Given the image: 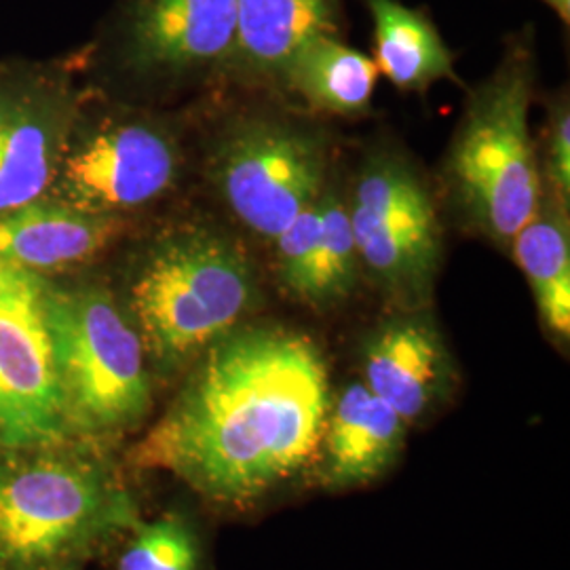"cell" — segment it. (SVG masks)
Returning a JSON list of instances; mask_svg holds the SVG:
<instances>
[{
	"instance_id": "obj_1",
	"label": "cell",
	"mask_w": 570,
	"mask_h": 570,
	"mask_svg": "<svg viewBox=\"0 0 570 570\" xmlns=\"http://www.w3.org/2000/svg\"><path fill=\"white\" fill-rule=\"evenodd\" d=\"M197 360L136 461L214 501L247 503L320 449L332 406L326 360L308 336L279 326L235 327Z\"/></svg>"
},
{
	"instance_id": "obj_2",
	"label": "cell",
	"mask_w": 570,
	"mask_h": 570,
	"mask_svg": "<svg viewBox=\"0 0 570 570\" xmlns=\"http://www.w3.org/2000/svg\"><path fill=\"white\" fill-rule=\"evenodd\" d=\"M534 85L530 37L513 39L499 68L469 98L446 155L450 199L469 228L511 244L541 197V171L530 138Z\"/></svg>"
},
{
	"instance_id": "obj_3",
	"label": "cell",
	"mask_w": 570,
	"mask_h": 570,
	"mask_svg": "<svg viewBox=\"0 0 570 570\" xmlns=\"http://www.w3.org/2000/svg\"><path fill=\"white\" fill-rule=\"evenodd\" d=\"M129 298L146 355L174 370L239 327L256 301V273L239 242L186 226L148 247Z\"/></svg>"
},
{
	"instance_id": "obj_4",
	"label": "cell",
	"mask_w": 570,
	"mask_h": 570,
	"mask_svg": "<svg viewBox=\"0 0 570 570\" xmlns=\"http://www.w3.org/2000/svg\"><path fill=\"white\" fill-rule=\"evenodd\" d=\"M49 324L68 433L136 428L150 407L146 351L115 298L98 285H51Z\"/></svg>"
},
{
	"instance_id": "obj_5",
	"label": "cell",
	"mask_w": 570,
	"mask_h": 570,
	"mask_svg": "<svg viewBox=\"0 0 570 570\" xmlns=\"http://www.w3.org/2000/svg\"><path fill=\"white\" fill-rule=\"evenodd\" d=\"M49 449L0 450V567L49 564L121 518L102 471Z\"/></svg>"
},
{
	"instance_id": "obj_6",
	"label": "cell",
	"mask_w": 570,
	"mask_h": 570,
	"mask_svg": "<svg viewBox=\"0 0 570 570\" xmlns=\"http://www.w3.org/2000/svg\"><path fill=\"white\" fill-rule=\"evenodd\" d=\"M360 266L391 301L425 305L442 266V225L419 171L395 153L367 159L348 199Z\"/></svg>"
},
{
	"instance_id": "obj_7",
	"label": "cell",
	"mask_w": 570,
	"mask_h": 570,
	"mask_svg": "<svg viewBox=\"0 0 570 570\" xmlns=\"http://www.w3.org/2000/svg\"><path fill=\"white\" fill-rule=\"evenodd\" d=\"M326 140L303 125L247 117L228 125L212 155V180L233 216L273 242L326 188Z\"/></svg>"
},
{
	"instance_id": "obj_8",
	"label": "cell",
	"mask_w": 570,
	"mask_h": 570,
	"mask_svg": "<svg viewBox=\"0 0 570 570\" xmlns=\"http://www.w3.org/2000/svg\"><path fill=\"white\" fill-rule=\"evenodd\" d=\"M49 289L41 273L0 263V450L51 449L68 435Z\"/></svg>"
},
{
	"instance_id": "obj_9",
	"label": "cell",
	"mask_w": 570,
	"mask_h": 570,
	"mask_svg": "<svg viewBox=\"0 0 570 570\" xmlns=\"http://www.w3.org/2000/svg\"><path fill=\"white\" fill-rule=\"evenodd\" d=\"M178 167V148L165 131L146 122H117L61 161V193L66 204L117 216L164 197Z\"/></svg>"
},
{
	"instance_id": "obj_10",
	"label": "cell",
	"mask_w": 570,
	"mask_h": 570,
	"mask_svg": "<svg viewBox=\"0 0 570 570\" xmlns=\"http://www.w3.org/2000/svg\"><path fill=\"white\" fill-rule=\"evenodd\" d=\"M237 0H122L117 39L140 75L186 77L230 58Z\"/></svg>"
},
{
	"instance_id": "obj_11",
	"label": "cell",
	"mask_w": 570,
	"mask_h": 570,
	"mask_svg": "<svg viewBox=\"0 0 570 570\" xmlns=\"http://www.w3.org/2000/svg\"><path fill=\"white\" fill-rule=\"evenodd\" d=\"M364 385L404 423L421 419L452 383V362L425 315L406 313L376 327L364 345Z\"/></svg>"
},
{
	"instance_id": "obj_12",
	"label": "cell",
	"mask_w": 570,
	"mask_h": 570,
	"mask_svg": "<svg viewBox=\"0 0 570 570\" xmlns=\"http://www.w3.org/2000/svg\"><path fill=\"white\" fill-rule=\"evenodd\" d=\"M343 0H237L226 70L252 81L284 79L292 56L320 35H338Z\"/></svg>"
},
{
	"instance_id": "obj_13",
	"label": "cell",
	"mask_w": 570,
	"mask_h": 570,
	"mask_svg": "<svg viewBox=\"0 0 570 570\" xmlns=\"http://www.w3.org/2000/svg\"><path fill=\"white\" fill-rule=\"evenodd\" d=\"M117 228V216L35 202L0 214V263L35 273L79 265L102 252Z\"/></svg>"
},
{
	"instance_id": "obj_14",
	"label": "cell",
	"mask_w": 570,
	"mask_h": 570,
	"mask_svg": "<svg viewBox=\"0 0 570 570\" xmlns=\"http://www.w3.org/2000/svg\"><path fill=\"white\" fill-rule=\"evenodd\" d=\"M406 423L364 383H353L327 412L326 482L336 489L366 484L393 463Z\"/></svg>"
},
{
	"instance_id": "obj_15",
	"label": "cell",
	"mask_w": 570,
	"mask_h": 570,
	"mask_svg": "<svg viewBox=\"0 0 570 570\" xmlns=\"http://www.w3.org/2000/svg\"><path fill=\"white\" fill-rule=\"evenodd\" d=\"M374 28V63L402 91L456 81L454 53L423 9L400 0H364Z\"/></svg>"
},
{
	"instance_id": "obj_16",
	"label": "cell",
	"mask_w": 570,
	"mask_h": 570,
	"mask_svg": "<svg viewBox=\"0 0 570 570\" xmlns=\"http://www.w3.org/2000/svg\"><path fill=\"white\" fill-rule=\"evenodd\" d=\"M376 81L374 60L341 41L338 35H320L306 41L292 56L282 79L306 104L338 117L364 115Z\"/></svg>"
},
{
	"instance_id": "obj_17",
	"label": "cell",
	"mask_w": 570,
	"mask_h": 570,
	"mask_svg": "<svg viewBox=\"0 0 570 570\" xmlns=\"http://www.w3.org/2000/svg\"><path fill=\"white\" fill-rule=\"evenodd\" d=\"M511 249L529 279L543 326L560 338H569V207L551 199L541 188L537 209L511 239Z\"/></svg>"
},
{
	"instance_id": "obj_18",
	"label": "cell",
	"mask_w": 570,
	"mask_h": 570,
	"mask_svg": "<svg viewBox=\"0 0 570 570\" xmlns=\"http://www.w3.org/2000/svg\"><path fill=\"white\" fill-rule=\"evenodd\" d=\"M60 159V134L32 104L0 106V214L41 202Z\"/></svg>"
},
{
	"instance_id": "obj_19",
	"label": "cell",
	"mask_w": 570,
	"mask_h": 570,
	"mask_svg": "<svg viewBox=\"0 0 570 570\" xmlns=\"http://www.w3.org/2000/svg\"><path fill=\"white\" fill-rule=\"evenodd\" d=\"M320 212V242L305 303L324 308L345 301L357 284L362 266L348 216V202L338 190L324 188Z\"/></svg>"
},
{
	"instance_id": "obj_20",
	"label": "cell",
	"mask_w": 570,
	"mask_h": 570,
	"mask_svg": "<svg viewBox=\"0 0 570 570\" xmlns=\"http://www.w3.org/2000/svg\"><path fill=\"white\" fill-rule=\"evenodd\" d=\"M197 539L176 518L142 527L119 560V570H197Z\"/></svg>"
},
{
	"instance_id": "obj_21",
	"label": "cell",
	"mask_w": 570,
	"mask_h": 570,
	"mask_svg": "<svg viewBox=\"0 0 570 570\" xmlns=\"http://www.w3.org/2000/svg\"><path fill=\"white\" fill-rule=\"evenodd\" d=\"M320 220H322V212H320V199H317L273 239L279 282L289 294H294L303 303L306 301L311 275H313L315 249L320 242Z\"/></svg>"
},
{
	"instance_id": "obj_22",
	"label": "cell",
	"mask_w": 570,
	"mask_h": 570,
	"mask_svg": "<svg viewBox=\"0 0 570 570\" xmlns=\"http://www.w3.org/2000/svg\"><path fill=\"white\" fill-rule=\"evenodd\" d=\"M543 178L548 195L569 207L570 199V112L567 96L551 106L548 138H546Z\"/></svg>"
},
{
	"instance_id": "obj_23",
	"label": "cell",
	"mask_w": 570,
	"mask_h": 570,
	"mask_svg": "<svg viewBox=\"0 0 570 570\" xmlns=\"http://www.w3.org/2000/svg\"><path fill=\"white\" fill-rule=\"evenodd\" d=\"M541 2H546L548 7H551V9H553V13L560 18V21H562L564 26H569L570 0H541Z\"/></svg>"
}]
</instances>
